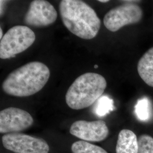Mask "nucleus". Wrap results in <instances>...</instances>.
Here are the masks:
<instances>
[{
    "mask_svg": "<svg viewBox=\"0 0 153 153\" xmlns=\"http://www.w3.org/2000/svg\"><path fill=\"white\" fill-rule=\"evenodd\" d=\"M49 77L47 66L41 62L33 61L11 72L2 83V88L7 95L26 97L40 91Z\"/></svg>",
    "mask_w": 153,
    "mask_h": 153,
    "instance_id": "f257e3e1",
    "label": "nucleus"
},
{
    "mask_svg": "<svg viewBox=\"0 0 153 153\" xmlns=\"http://www.w3.org/2000/svg\"><path fill=\"white\" fill-rule=\"evenodd\" d=\"M59 11L65 27L76 36L90 40L98 35L101 21L86 2L80 0H62Z\"/></svg>",
    "mask_w": 153,
    "mask_h": 153,
    "instance_id": "f03ea898",
    "label": "nucleus"
},
{
    "mask_svg": "<svg viewBox=\"0 0 153 153\" xmlns=\"http://www.w3.org/2000/svg\"><path fill=\"white\" fill-rule=\"evenodd\" d=\"M107 88L104 76L95 73H86L78 76L66 93L67 105L71 109L88 108L100 98Z\"/></svg>",
    "mask_w": 153,
    "mask_h": 153,
    "instance_id": "7ed1b4c3",
    "label": "nucleus"
},
{
    "mask_svg": "<svg viewBox=\"0 0 153 153\" xmlns=\"http://www.w3.org/2000/svg\"><path fill=\"white\" fill-rule=\"evenodd\" d=\"M36 39L33 30L26 26L10 28L0 42V58L9 59L21 53L34 43Z\"/></svg>",
    "mask_w": 153,
    "mask_h": 153,
    "instance_id": "20e7f679",
    "label": "nucleus"
},
{
    "mask_svg": "<svg viewBox=\"0 0 153 153\" xmlns=\"http://www.w3.org/2000/svg\"><path fill=\"white\" fill-rule=\"evenodd\" d=\"M126 3L109 10L104 17L105 27L111 32H116L124 26L135 24L142 19L143 11L140 6L126 1Z\"/></svg>",
    "mask_w": 153,
    "mask_h": 153,
    "instance_id": "39448f33",
    "label": "nucleus"
},
{
    "mask_svg": "<svg viewBox=\"0 0 153 153\" xmlns=\"http://www.w3.org/2000/svg\"><path fill=\"white\" fill-rule=\"evenodd\" d=\"M3 146L15 153H48V144L40 138L14 133L4 134L2 137Z\"/></svg>",
    "mask_w": 153,
    "mask_h": 153,
    "instance_id": "423d86ee",
    "label": "nucleus"
},
{
    "mask_svg": "<svg viewBox=\"0 0 153 153\" xmlns=\"http://www.w3.org/2000/svg\"><path fill=\"white\" fill-rule=\"evenodd\" d=\"M57 18V11L48 1L34 0L29 6L23 21L24 23L29 26L42 28L53 24L56 21Z\"/></svg>",
    "mask_w": 153,
    "mask_h": 153,
    "instance_id": "0eeeda50",
    "label": "nucleus"
},
{
    "mask_svg": "<svg viewBox=\"0 0 153 153\" xmlns=\"http://www.w3.org/2000/svg\"><path fill=\"white\" fill-rule=\"evenodd\" d=\"M33 119L27 111L9 107L0 112V133H14L25 131L33 125Z\"/></svg>",
    "mask_w": 153,
    "mask_h": 153,
    "instance_id": "6e6552de",
    "label": "nucleus"
},
{
    "mask_svg": "<svg viewBox=\"0 0 153 153\" xmlns=\"http://www.w3.org/2000/svg\"><path fill=\"white\" fill-rule=\"evenodd\" d=\"M70 133L83 141L100 142L108 137L109 130L104 121L78 120L72 124Z\"/></svg>",
    "mask_w": 153,
    "mask_h": 153,
    "instance_id": "1a4fd4ad",
    "label": "nucleus"
},
{
    "mask_svg": "<svg viewBox=\"0 0 153 153\" xmlns=\"http://www.w3.org/2000/svg\"><path fill=\"white\" fill-rule=\"evenodd\" d=\"M138 139L136 134L129 129L121 130L117 141L116 153H138Z\"/></svg>",
    "mask_w": 153,
    "mask_h": 153,
    "instance_id": "9d476101",
    "label": "nucleus"
},
{
    "mask_svg": "<svg viewBox=\"0 0 153 153\" xmlns=\"http://www.w3.org/2000/svg\"><path fill=\"white\" fill-rule=\"evenodd\" d=\"M137 71L142 80L153 88V47L149 49L140 59Z\"/></svg>",
    "mask_w": 153,
    "mask_h": 153,
    "instance_id": "9b49d317",
    "label": "nucleus"
},
{
    "mask_svg": "<svg viewBox=\"0 0 153 153\" xmlns=\"http://www.w3.org/2000/svg\"><path fill=\"white\" fill-rule=\"evenodd\" d=\"M71 150L73 153H108L104 149L85 141L73 143Z\"/></svg>",
    "mask_w": 153,
    "mask_h": 153,
    "instance_id": "f8f14e48",
    "label": "nucleus"
},
{
    "mask_svg": "<svg viewBox=\"0 0 153 153\" xmlns=\"http://www.w3.org/2000/svg\"><path fill=\"white\" fill-rule=\"evenodd\" d=\"M97 102L95 112L99 117L104 116L114 109V100L107 96H102Z\"/></svg>",
    "mask_w": 153,
    "mask_h": 153,
    "instance_id": "ddd939ff",
    "label": "nucleus"
},
{
    "mask_svg": "<svg viewBox=\"0 0 153 153\" xmlns=\"http://www.w3.org/2000/svg\"><path fill=\"white\" fill-rule=\"evenodd\" d=\"M134 112L138 120L146 121L150 118V102L147 98L144 97L138 100L134 107Z\"/></svg>",
    "mask_w": 153,
    "mask_h": 153,
    "instance_id": "4468645a",
    "label": "nucleus"
},
{
    "mask_svg": "<svg viewBox=\"0 0 153 153\" xmlns=\"http://www.w3.org/2000/svg\"><path fill=\"white\" fill-rule=\"evenodd\" d=\"M138 153H153V138L148 134H142L138 139Z\"/></svg>",
    "mask_w": 153,
    "mask_h": 153,
    "instance_id": "2eb2a0df",
    "label": "nucleus"
},
{
    "mask_svg": "<svg viewBox=\"0 0 153 153\" xmlns=\"http://www.w3.org/2000/svg\"><path fill=\"white\" fill-rule=\"evenodd\" d=\"M4 36L3 35V31H2V30L1 28H0V39L2 38V37Z\"/></svg>",
    "mask_w": 153,
    "mask_h": 153,
    "instance_id": "dca6fc26",
    "label": "nucleus"
},
{
    "mask_svg": "<svg viewBox=\"0 0 153 153\" xmlns=\"http://www.w3.org/2000/svg\"><path fill=\"white\" fill-rule=\"evenodd\" d=\"M98 1L100 2H102V3H107L109 1H108V0H99Z\"/></svg>",
    "mask_w": 153,
    "mask_h": 153,
    "instance_id": "f3484780",
    "label": "nucleus"
},
{
    "mask_svg": "<svg viewBox=\"0 0 153 153\" xmlns=\"http://www.w3.org/2000/svg\"><path fill=\"white\" fill-rule=\"evenodd\" d=\"M98 68V66L97 65H94V68L97 69Z\"/></svg>",
    "mask_w": 153,
    "mask_h": 153,
    "instance_id": "a211bd4d",
    "label": "nucleus"
}]
</instances>
